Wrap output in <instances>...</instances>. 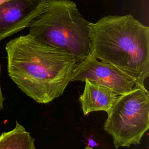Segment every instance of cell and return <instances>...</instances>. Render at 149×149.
<instances>
[{
  "instance_id": "6da1fadb",
  "label": "cell",
  "mask_w": 149,
  "mask_h": 149,
  "mask_svg": "<svg viewBox=\"0 0 149 149\" xmlns=\"http://www.w3.org/2000/svg\"><path fill=\"white\" fill-rule=\"evenodd\" d=\"M5 50L8 75L26 95L39 104L62 95L77 63L73 55L29 34L10 40Z\"/></svg>"
},
{
  "instance_id": "ba28073f",
  "label": "cell",
  "mask_w": 149,
  "mask_h": 149,
  "mask_svg": "<svg viewBox=\"0 0 149 149\" xmlns=\"http://www.w3.org/2000/svg\"><path fill=\"white\" fill-rule=\"evenodd\" d=\"M35 140L16 120L13 129L0 135V149H36Z\"/></svg>"
},
{
  "instance_id": "5b68a950",
  "label": "cell",
  "mask_w": 149,
  "mask_h": 149,
  "mask_svg": "<svg viewBox=\"0 0 149 149\" xmlns=\"http://www.w3.org/2000/svg\"><path fill=\"white\" fill-rule=\"evenodd\" d=\"M86 79L108 87L119 95L130 91L136 86L134 81L127 74L90 54L76 63L70 81H84Z\"/></svg>"
},
{
  "instance_id": "52a82bcc",
  "label": "cell",
  "mask_w": 149,
  "mask_h": 149,
  "mask_svg": "<svg viewBox=\"0 0 149 149\" xmlns=\"http://www.w3.org/2000/svg\"><path fill=\"white\" fill-rule=\"evenodd\" d=\"M84 81V90L79 99L83 115L86 116L95 111L108 113L119 95L112 89L87 79Z\"/></svg>"
},
{
  "instance_id": "8fae6325",
  "label": "cell",
  "mask_w": 149,
  "mask_h": 149,
  "mask_svg": "<svg viewBox=\"0 0 149 149\" xmlns=\"http://www.w3.org/2000/svg\"><path fill=\"white\" fill-rule=\"evenodd\" d=\"M44 1H48V0H44Z\"/></svg>"
},
{
  "instance_id": "7a4b0ae2",
  "label": "cell",
  "mask_w": 149,
  "mask_h": 149,
  "mask_svg": "<svg viewBox=\"0 0 149 149\" xmlns=\"http://www.w3.org/2000/svg\"><path fill=\"white\" fill-rule=\"evenodd\" d=\"M90 55L117 68L146 90L149 27L131 14L107 15L88 22Z\"/></svg>"
},
{
  "instance_id": "277c9868",
  "label": "cell",
  "mask_w": 149,
  "mask_h": 149,
  "mask_svg": "<svg viewBox=\"0 0 149 149\" xmlns=\"http://www.w3.org/2000/svg\"><path fill=\"white\" fill-rule=\"evenodd\" d=\"M149 129V94L135 86L120 95L112 105L104 125L116 148L140 144Z\"/></svg>"
},
{
  "instance_id": "30bf717a",
  "label": "cell",
  "mask_w": 149,
  "mask_h": 149,
  "mask_svg": "<svg viewBox=\"0 0 149 149\" xmlns=\"http://www.w3.org/2000/svg\"><path fill=\"white\" fill-rule=\"evenodd\" d=\"M6 1H7V0H0V4H1V3H2V2H3Z\"/></svg>"
},
{
  "instance_id": "3957f363",
  "label": "cell",
  "mask_w": 149,
  "mask_h": 149,
  "mask_svg": "<svg viewBox=\"0 0 149 149\" xmlns=\"http://www.w3.org/2000/svg\"><path fill=\"white\" fill-rule=\"evenodd\" d=\"M29 34L72 55L77 63L90 54L88 22L71 0H48L32 21Z\"/></svg>"
},
{
  "instance_id": "8992f818",
  "label": "cell",
  "mask_w": 149,
  "mask_h": 149,
  "mask_svg": "<svg viewBox=\"0 0 149 149\" xmlns=\"http://www.w3.org/2000/svg\"><path fill=\"white\" fill-rule=\"evenodd\" d=\"M46 1L7 0L0 4V41L28 27Z\"/></svg>"
},
{
  "instance_id": "9c48e42d",
  "label": "cell",
  "mask_w": 149,
  "mask_h": 149,
  "mask_svg": "<svg viewBox=\"0 0 149 149\" xmlns=\"http://www.w3.org/2000/svg\"><path fill=\"white\" fill-rule=\"evenodd\" d=\"M1 64H0V74H1ZM4 100H5V98L2 94L1 86V80H0V111L3 109Z\"/></svg>"
}]
</instances>
